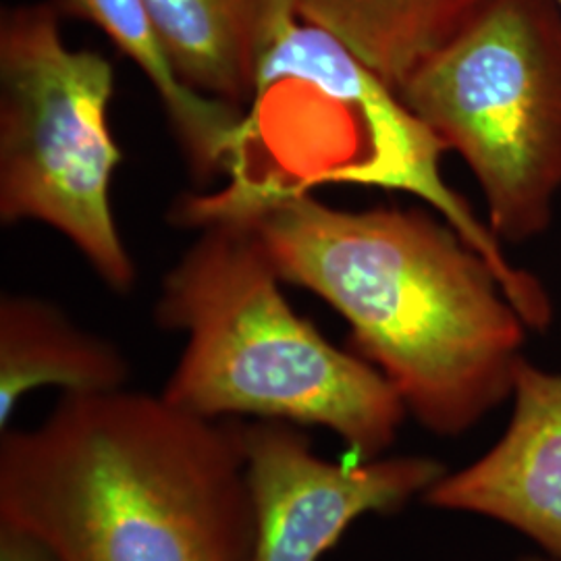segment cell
I'll list each match as a JSON object with an SVG mask.
<instances>
[{"label":"cell","mask_w":561,"mask_h":561,"mask_svg":"<svg viewBox=\"0 0 561 561\" xmlns=\"http://www.w3.org/2000/svg\"><path fill=\"white\" fill-rule=\"evenodd\" d=\"M180 213L187 222H248L283 283L347 322L356 354L424 431L460 437L512 398L530 329L495 266L443 217L401 206L347 210L245 175Z\"/></svg>","instance_id":"cell-1"},{"label":"cell","mask_w":561,"mask_h":561,"mask_svg":"<svg viewBox=\"0 0 561 561\" xmlns=\"http://www.w3.org/2000/svg\"><path fill=\"white\" fill-rule=\"evenodd\" d=\"M0 435V524L57 561L250 560L236 419L123 387L62 393L41 424Z\"/></svg>","instance_id":"cell-2"},{"label":"cell","mask_w":561,"mask_h":561,"mask_svg":"<svg viewBox=\"0 0 561 561\" xmlns=\"http://www.w3.org/2000/svg\"><path fill=\"white\" fill-rule=\"evenodd\" d=\"M194 222L201 238L164 275L154 306L161 329L185 335L162 398L206 421L321 426L350 460L385 456L408 419L393 385L294 310L248 222Z\"/></svg>","instance_id":"cell-3"},{"label":"cell","mask_w":561,"mask_h":561,"mask_svg":"<svg viewBox=\"0 0 561 561\" xmlns=\"http://www.w3.org/2000/svg\"><path fill=\"white\" fill-rule=\"evenodd\" d=\"M396 92L466 162L497 240L518 245L547 231L561 192L556 0H491Z\"/></svg>","instance_id":"cell-4"},{"label":"cell","mask_w":561,"mask_h":561,"mask_svg":"<svg viewBox=\"0 0 561 561\" xmlns=\"http://www.w3.org/2000/svg\"><path fill=\"white\" fill-rule=\"evenodd\" d=\"M115 69L71 48L55 4H20L0 20V221L42 222L69 241L117 294L136 264L113 210L123 162L111 127Z\"/></svg>","instance_id":"cell-5"},{"label":"cell","mask_w":561,"mask_h":561,"mask_svg":"<svg viewBox=\"0 0 561 561\" xmlns=\"http://www.w3.org/2000/svg\"><path fill=\"white\" fill-rule=\"evenodd\" d=\"M236 422L254 514L248 561H321L358 518L398 514L447 472L431 456L327 460L304 426Z\"/></svg>","instance_id":"cell-6"},{"label":"cell","mask_w":561,"mask_h":561,"mask_svg":"<svg viewBox=\"0 0 561 561\" xmlns=\"http://www.w3.org/2000/svg\"><path fill=\"white\" fill-rule=\"evenodd\" d=\"M502 437L422 502L503 524L561 561V373L522 362Z\"/></svg>","instance_id":"cell-7"},{"label":"cell","mask_w":561,"mask_h":561,"mask_svg":"<svg viewBox=\"0 0 561 561\" xmlns=\"http://www.w3.org/2000/svg\"><path fill=\"white\" fill-rule=\"evenodd\" d=\"M181 80L243 108L254 99L262 57L296 20L294 0H144Z\"/></svg>","instance_id":"cell-8"},{"label":"cell","mask_w":561,"mask_h":561,"mask_svg":"<svg viewBox=\"0 0 561 561\" xmlns=\"http://www.w3.org/2000/svg\"><path fill=\"white\" fill-rule=\"evenodd\" d=\"M59 13L96 25L154 88L194 180L238 169L250 140L240 106L204 96L181 80L144 0H55Z\"/></svg>","instance_id":"cell-9"},{"label":"cell","mask_w":561,"mask_h":561,"mask_svg":"<svg viewBox=\"0 0 561 561\" xmlns=\"http://www.w3.org/2000/svg\"><path fill=\"white\" fill-rule=\"evenodd\" d=\"M131 377L119 347L71 321L57 304L30 294L0 298V433L23 398L41 387L62 393L123 389Z\"/></svg>","instance_id":"cell-10"},{"label":"cell","mask_w":561,"mask_h":561,"mask_svg":"<svg viewBox=\"0 0 561 561\" xmlns=\"http://www.w3.org/2000/svg\"><path fill=\"white\" fill-rule=\"evenodd\" d=\"M491 0H294L298 20L341 42L398 90L481 15Z\"/></svg>","instance_id":"cell-11"},{"label":"cell","mask_w":561,"mask_h":561,"mask_svg":"<svg viewBox=\"0 0 561 561\" xmlns=\"http://www.w3.org/2000/svg\"><path fill=\"white\" fill-rule=\"evenodd\" d=\"M0 561H57V558L30 533L0 524Z\"/></svg>","instance_id":"cell-12"},{"label":"cell","mask_w":561,"mask_h":561,"mask_svg":"<svg viewBox=\"0 0 561 561\" xmlns=\"http://www.w3.org/2000/svg\"><path fill=\"white\" fill-rule=\"evenodd\" d=\"M520 561H551V560H549V558H545V556H541V558H537V556H535V558H524V560H520Z\"/></svg>","instance_id":"cell-13"},{"label":"cell","mask_w":561,"mask_h":561,"mask_svg":"<svg viewBox=\"0 0 561 561\" xmlns=\"http://www.w3.org/2000/svg\"><path fill=\"white\" fill-rule=\"evenodd\" d=\"M556 2H558V7L561 9V0H556Z\"/></svg>","instance_id":"cell-14"}]
</instances>
